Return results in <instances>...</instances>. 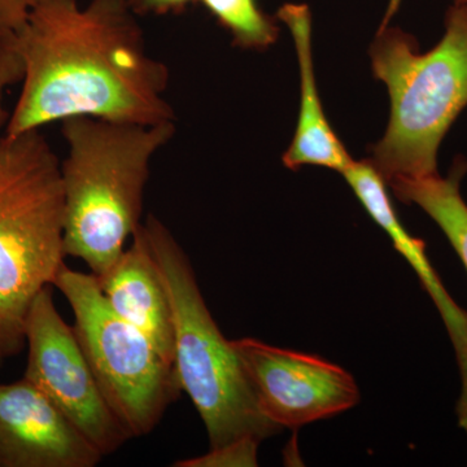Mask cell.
Returning a JSON list of instances; mask_svg holds the SVG:
<instances>
[{"mask_svg": "<svg viewBox=\"0 0 467 467\" xmlns=\"http://www.w3.org/2000/svg\"><path fill=\"white\" fill-rule=\"evenodd\" d=\"M135 15L129 0H38L15 33L26 72L5 134L76 116L174 122L168 67L147 51Z\"/></svg>", "mask_w": 467, "mask_h": 467, "instance_id": "6da1fadb", "label": "cell"}, {"mask_svg": "<svg viewBox=\"0 0 467 467\" xmlns=\"http://www.w3.org/2000/svg\"><path fill=\"white\" fill-rule=\"evenodd\" d=\"M61 162L67 256L103 275L142 225L153 155L171 140L174 122L144 125L90 116L64 119Z\"/></svg>", "mask_w": 467, "mask_h": 467, "instance_id": "7a4b0ae2", "label": "cell"}, {"mask_svg": "<svg viewBox=\"0 0 467 467\" xmlns=\"http://www.w3.org/2000/svg\"><path fill=\"white\" fill-rule=\"evenodd\" d=\"M370 57L391 115L368 160L386 183L438 174L442 140L467 107V5H451L432 50L423 54L411 34L383 26Z\"/></svg>", "mask_w": 467, "mask_h": 467, "instance_id": "3957f363", "label": "cell"}, {"mask_svg": "<svg viewBox=\"0 0 467 467\" xmlns=\"http://www.w3.org/2000/svg\"><path fill=\"white\" fill-rule=\"evenodd\" d=\"M61 162L39 129L0 138V350L26 346L36 295L66 265Z\"/></svg>", "mask_w": 467, "mask_h": 467, "instance_id": "277c9868", "label": "cell"}, {"mask_svg": "<svg viewBox=\"0 0 467 467\" xmlns=\"http://www.w3.org/2000/svg\"><path fill=\"white\" fill-rule=\"evenodd\" d=\"M142 226L171 300L175 376L204 423L211 450L247 439L261 442L281 431L260 410L233 340L209 312L182 247L155 216Z\"/></svg>", "mask_w": 467, "mask_h": 467, "instance_id": "5b68a950", "label": "cell"}, {"mask_svg": "<svg viewBox=\"0 0 467 467\" xmlns=\"http://www.w3.org/2000/svg\"><path fill=\"white\" fill-rule=\"evenodd\" d=\"M54 285L73 310V330L113 413L133 438L150 434L182 391L173 365L113 312L92 273L64 265Z\"/></svg>", "mask_w": 467, "mask_h": 467, "instance_id": "8992f818", "label": "cell"}, {"mask_svg": "<svg viewBox=\"0 0 467 467\" xmlns=\"http://www.w3.org/2000/svg\"><path fill=\"white\" fill-rule=\"evenodd\" d=\"M26 379L99 450L115 453L133 435L113 413L92 373L75 330L58 315L51 285L43 288L26 316Z\"/></svg>", "mask_w": 467, "mask_h": 467, "instance_id": "52a82bcc", "label": "cell"}, {"mask_svg": "<svg viewBox=\"0 0 467 467\" xmlns=\"http://www.w3.org/2000/svg\"><path fill=\"white\" fill-rule=\"evenodd\" d=\"M233 344L260 410L281 430H296L358 404L355 378L333 362L254 337Z\"/></svg>", "mask_w": 467, "mask_h": 467, "instance_id": "ba28073f", "label": "cell"}, {"mask_svg": "<svg viewBox=\"0 0 467 467\" xmlns=\"http://www.w3.org/2000/svg\"><path fill=\"white\" fill-rule=\"evenodd\" d=\"M103 457L26 377L0 384V467H94Z\"/></svg>", "mask_w": 467, "mask_h": 467, "instance_id": "9c48e42d", "label": "cell"}, {"mask_svg": "<svg viewBox=\"0 0 467 467\" xmlns=\"http://www.w3.org/2000/svg\"><path fill=\"white\" fill-rule=\"evenodd\" d=\"M368 216L382 227L395 250L417 273L420 284L434 301L453 344L461 377L456 413L459 426L467 432V310L461 308L442 285L426 254V243L414 238L402 226L386 190V181L370 160L353 161L342 173Z\"/></svg>", "mask_w": 467, "mask_h": 467, "instance_id": "30bf717a", "label": "cell"}, {"mask_svg": "<svg viewBox=\"0 0 467 467\" xmlns=\"http://www.w3.org/2000/svg\"><path fill=\"white\" fill-rule=\"evenodd\" d=\"M142 225L138 227L133 242L116 263L103 275L95 276L113 312L140 331L173 365L174 327L171 300Z\"/></svg>", "mask_w": 467, "mask_h": 467, "instance_id": "8fae6325", "label": "cell"}, {"mask_svg": "<svg viewBox=\"0 0 467 467\" xmlns=\"http://www.w3.org/2000/svg\"><path fill=\"white\" fill-rule=\"evenodd\" d=\"M276 17L290 30L300 69V110L296 131L284 155L291 171L306 165L333 169L343 173L355 160L326 119L316 82L312 47V14L306 5H282Z\"/></svg>", "mask_w": 467, "mask_h": 467, "instance_id": "7c38bea8", "label": "cell"}, {"mask_svg": "<svg viewBox=\"0 0 467 467\" xmlns=\"http://www.w3.org/2000/svg\"><path fill=\"white\" fill-rule=\"evenodd\" d=\"M466 173V160L457 159L448 177L438 173L401 178L389 184L399 201L418 205L434 220L467 270V204L461 193V181Z\"/></svg>", "mask_w": 467, "mask_h": 467, "instance_id": "4fadbf2b", "label": "cell"}, {"mask_svg": "<svg viewBox=\"0 0 467 467\" xmlns=\"http://www.w3.org/2000/svg\"><path fill=\"white\" fill-rule=\"evenodd\" d=\"M218 24L233 36L234 45L265 50L275 45L279 29L272 17L261 11L256 0H201Z\"/></svg>", "mask_w": 467, "mask_h": 467, "instance_id": "5bb4252c", "label": "cell"}, {"mask_svg": "<svg viewBox=\"0 0 467 467\" xmlns=\"http://www.w3.org/2000/svg\"><path fill=\"white\" fill-rule=\"evenodd\" d=\"M261 442L247 439L226 445V447L214 448L207 454L177 461L175 467H232V466H257V451Z\"/></svg>", "mask_w": 467, "mask_h": 467, "instance_id": "9a60e30c", "label": "cell"}, {"mask_svg": "<svg viewBox=\"0 0 467 467\" xmlns=\"http://www.w3.org/2000/svg\"><path fill=\"white\" fill-rule=\"evenodd\" d=\"M24 61L18 54L15 33L0 36V126L8 122L7 110L3 109V94L8 86L23 81Z\"/></svg>", "mask_w": 467, "mask_h": 467, "instance_id": "2e32d148", "label": "cell"}, {"mask_svg": "<svg viewBox=\"0 0 467 467\" xmlns=\"http://www.w3.org/2000/svg\"><path fill=\"white\" fill-rule=\"evenodd\" d=\"M38 0H0V36L16 33L26 26Z\"/></svg>", "mask_w": 467, "mask_h": 467, "instance_id": "e0dca14e", "label": "cell"}, {"mask_svg": "<svg viewBox=\"0 0 467 467\" xmlns=\"http://www.w3.org/2000/svg\"><path fill=\"white\" fill-rule=\"evenodd\" d=\"M192 2L196 0H129L135 14L140 15L180 14Z\"/></svg>", "mask_w": 467, "mask_h": 467, "instance_id": "ac0fdd59", "label": "cell"}, {"mask_svg": "<svg viewBox=\"0 0 467 467\" xmlns=\"http://www.w3.org/2000/svg\"><path fill=\"white\" fill-rule=\"evenodd\" d=\"M453 5H467V0H453Z\"/></svg>", "mask_w": 467, "mask_h": 467, "instance_id": "d6986e66", "label": "cell"}, {"mask_svg": "<svg viewBox=\"0 0 467 467\" xmlns=\"http://www.w3.org/2000/svg\"><path fill=\"white\" fill-rule=\"evenodd\" d=\"M5 355H3L2 350H0V367H2L3 359H5Z\"/></svg>", "mask_w": 467, "mask_h": 467, "instance_id": "ffe728a7", "label": "cell"}]
</instances>
